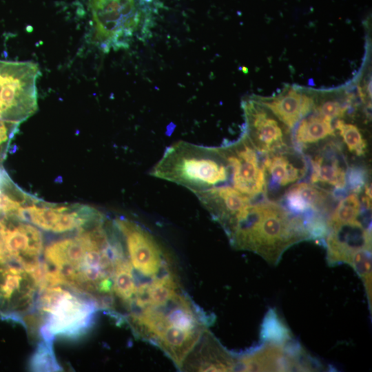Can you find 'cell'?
Masks as SVG:
<instances>
[{
	"mask_svg": "<svg viewBox=\"0 0 372 372\" xmlns=\"http://www.w3.org/2000/svg\"><path fill=\"white\" fill-rule=\"evenodd\" d=\"M224 229L236 249L255 252L271 264L289 247L311 238L302 218L270 201L250 203Z\"/></svg>",
	"mask_w": 372,
	"mask_h": 372,
	"instance_id": "1",
	"label": "cell"
},
{
	"mask_svg": "<svg viewBox=\"0 0 372 372\" xmlns=\"http://www.w3.org/2000/svg\"><path fill=\"white\" fill-rule=\"evenodd\" d=\"M91 37L103 52L130 47L152 35L157 0H90Z\"/></svg>",
	"mask_w": 372,
	"mask_h": 372,
	"instance_id": "2",
	"label": "cell"
},
{
	"mask_svg": "<svg viewBox=\"0 0 372 372\" xmlns=\"http://www.w3.org/2000/svg\"><path fill=\"white\" fill-rule=\"evenodd\" d=\"M229 169L221 148L178 141L165 150L149 174L196 194L226 181Z\"/></svg>",
	"mask_w": 372,
	"mask_h": 372,
	"instance_id": "3",
	"label": "cell"
},
{
	"mask_svg": "<svg viewBox=\"0 0 372 372\" xmlns=\"http://www.w3.org/2000/svg\"><path fill=\"white\" fill-rule=\"evenodd\" d=\"M36 309L41 321L43 340H75L91 329L100 307L91 296L66 285H47L39 289Z\"/></svg>",
	"mask_w": 372,
	"mask_h": 372,
	"instance_id": "4",
	"label": "cell"
},
{
	"mask_svg": "<svg viewBox=\"0 0 372 372\" xmlns=\"http://www.w3.org/2000/svg\"><path fill=\"white\" fill-rule=\"evenodd\" d=\"M40 74L33 62L0 60V119L21 123L36 112Z\"/></svg>",
	"mask_w": 372,
	"mask_h": 372,
	"instance_id": "5",
	"label": "cell"
},
{
	"mask_svg": "<svg viewBox=\"0 0 372 372\" xmlns=\"http://www.w3.org/2000/svg\"><path fill=\"white\" fill-rule=\"evenodd\" d=\"M39 292L35 278L14 262L0 263V318L23 325L34 316Z\"/></svg>",
	"mask_w": 372,
	"mask_h": 372,
	"instance_id": "6",
	"label": "cell"
},
{
	"mask_svg": "<svg viewBox=\"0 0 372 372\" xmlns=\"http://www.w3.org/2000/svg\"><path fill=\"white\" fill-rule=\"evenodd\" d=\"M103 218L102 213L86 205L53 204L37 198L25 207L21 220L43 231L60 234L78 231Z\"/></svg>",
	"mask_w": 372,
	"mask_h": 372,
	"instance_id": "7",
	"label": "cell"
},
{
	"mask_svg": "<svg viewBox=\"0 0 372 372\" xmlns=\"http://www.w3.org/2000/svg\"><path fill=\"white\" fill-rule=\"evenodd\" d=\"M131 265L141 275L156 278L165 268V253L153 236L136 223L125 218L113 222Z\"/></svg>",
	"mask_w": 372,
	"mask_h": 372,
	"instance_id": "8",
	"label": "cell"
},
{
	"mask_svg": "<svg viewBox=\"0 0 372 372\" xmlns=\"http://www.w3.org/2000/svg\"><path fill=\"white\" fill-rule=\"evenodd\" d=\"M6 245L16 263L34 278L41 273L44 249V238L41 229L32 223L17 218H0Z\"/></svg>",
	"mask_w": 372,
	"mask_h": 372,
	"instance_id": "9",
	"label": "cell"
},
{
	"mask_svg": "<svg viewBox=\"0 0 372 372\" xmlns=\"http://www.w3.org/2000/svg\"><path fill=\"white\" fill-rule=\"evenodd\" d=\"M231 171L234 187L249 198L259 195L265 189L264 167H260L254 149L242 138L229 145L220 147Z\"/></svg>",
	"mask_w": 372,
	"mask_h": 372,
	"instance_id": "10",
	"label": "cell"
},
{
	"mask_svg": "<svg viewBox=\"0 0 372 372\" xmlns=\"http://www.w3.org/2000/svg\"><path fill=\"white\" fill-rule=\"evenodd\" d=\"M242 107L246 121L243 137L251 146L262 152H269L283 145L280 125L256 99L245 101Z\"/></svg>",
	"mask_w": 372,
	"mask_h": 372,
	"instance_id": "11",
	"label": "cell"
},
{
	"mask_svg": "<svg viewBox=\"0 0 372 372\" xmlns=\"http://www.w3.org/2000/svg\"><path fill=\"white\" fill-rule=\"evenodd\" d=\"M327 238V258L329 264L345 262L351 265L353 256L362 249L371 250V234L355 220L329 227Z\"/></svg>",
	"mask_w": 372,
	"mask_h": 372,
	"instance_id": "12",
	"label": "cell"
},
{
	"mask_svg": "<svg viewBox=\"0 0 372 372\" xmlns=\"http://www.w3.org/2000/svg\"><path fill=\"white\" fill-rule=\"evenodd\" d=\"M195 195L223 228L251 203L249 197L230 186L212 187Z\"/></svg>",
	"mask_w": 372,
	"mask_h": 372,
	"instance_id": "13",
	"label": "cell"
},
{
	"mask_svg": "<svg viewBox=\"0 0 372 372\" xmlns=\"http://www.w3.org/2000/svg\"><path fill=\"white\" fill-rule=\"evenodd\" d=\"M256 100L291 128L314 107V101L311 96L293 87L274 97Z\"/></svg>",
	"mask_w": 372,
	"mask_h": 372,
	"instance_id": "14",
	"label": "cell"
},
{
	"mask_svg": "<svg viewBox=\"0 0 372 372\" xmlns=\"http://www.w3.org/2000/svg\"><path fill=\"white\" fill-rule=\"evenodd\" d=\"M36 198L22 190L9 178L0 187V218L21 219L25 207Z\"/></svg>",
	"mask_w": 372,
	"mask_h": 372,
	"instance_id": "15",
	"label": "cell"
},
{
	"mask_svg": "<svg viewBox=\"0 0 372 372\" xmlns=\"http://www.w3.org/2000/svg\"><path fill=\"white\" fill-rule=\"evenodd\" d=\"M137 287L132 266L127 256L118 259L115 263L112 276L113 295L130 308L135 297Z\"/></svg>",
	"mask_w": 372,
	"mask_h": 372,
	"instance_id": "16",
	"label": "cell"
},
{
	"mask_svg": "<svg viewBox=\"0 0 372 372\" xmlns=\"http://www.w3.org/2000/svg\"><path fill=\"white\" fill-rule=\"evenodd\" d=\"M331 135H334L331 120L317 113L299 123L294 138L298 145H302L318 142Z\"/></svg>",
	"mask_w": 372,
	"mask_h": 372,
	"instance_id": "17",
	"label": "cell"
},
{
	"mask_svg": "<svg viewBox=\"0 0 372 372\" xmlns=\"http://www.w3.org/2000/svg\"><path fill=\"white\" fill-rule=\"evenodd\" d=\"M313 183L322 182L329 184L337 189H343L346 185V175L344 169L335 159L324 161L320 156L311 161Z\"/></svg>",
	"mask_w": 372,
	"mask_h": 372,
	"instance_id": "18",
	"label": "cell"
},
{
	"mask_svg": "<svg viewBox=\"0 0 372 372\" xmlns=\"http://www.w3.org/2000/svg\"><path fill=\"white\" fill-rule=\"evenodd\" d=\"M264 168L267 169L271 180L277 186H285L298 180L302 172L295 167L285 156L267 158Z\"/></svg>",
	"mask_w": 372,
	"mask_h": 372,
	"instance_id": "19",
	"label": "cell"
},
{
	"mask_svg": "<svg viewBox=\"0 0 372 372\" xmlns=\"http://www.w3.org/2000/svg\"><path fill=\"white\" fill-rule=\"evenodd\" d=\"M360 210L361 204L358 196L355 194L347 196L336 207L328 222V227L358 220Z\"/></svg>",
	"mask_w": 372,
	"mask_h": 372,
	"instance_id": "20",
	"label": "cell"
},
{
	"mask_svg": "<svg viewBox=\"0 0 372 372\" xmlns=\"http://www.w3.org/2000/svg\"><path fill=\"white\" fill-rule=\"evenodd\" d=\"M30 369L34 371H56L61 369L54 356L52 341L43 340L30 360Z\"/></svg>",
	"mask_w": 372,
	"mask_h": 372,
	"instance_id": "21",
	"label": "cell"
},
{
	"mask_svg": "<svg viewBox=\"0 0 372 372\" xmlns=\"http://www.w3.org/2000/svg\"><path fill=\"white\" fill-rule=\"evenodd\" d=\"M335 127L339 131L349 150L358 156L363 155L366 149V142L358 127L353 124L338 120Z\"/></svg>",
	"mask_w": 372,
	"mask_h": 372,
	"instance_id": "22",
	"label": "cell"
},
{
	"mask_svg": "<svg viewBox=\"0 0 372 372\" xmlns=\"http://www.w3.org/2000/svg\"><path fill=\"white\" fill-rule=\"evenodd\" d=\"M262 338L272 343L283 344L290 338L289 331L276 313L270 311L263 323Z\"/></svg>",
	"mask_w": 372,
	"mask_h": 372,
	"instance_id": "23",
	"label": "cell"
},
{
	"mask_svg": "<svg viewBox=\"0 0 372 372\" xmlns=\"http://www.w3.org/2000/svg\"><path fill=\"white\" fill-rule=\"evenodd\" d=\"M289 189L299 195L313 210L322 206L329 196L326 191L305 183L295 185Z\"/></svg>",
	"mask_w": 372,
	"mask_h": 372,
	"instance_id": "24",
	"label": "cell"
},
{
	"mask_svg": "<svg viewBox=\"0 0 372 372\" xmlns=\"http://www.w3.org/2000/svg\"><path fill=\"white\" fill-rule=\"evenodd\" d=\"M19 124L0 119V163L7 156L11 142L19 131Z\"/></svg>",
	"mask_w": 372,
	"mask_h": 372,
	"instance_id": "25",
	"label": "cell"
},
{
	"mask_svg": "<svg viewBox=\"0 0 372 372\" xmlns=\"http://www.w3.org/2000/svg\"><path fill=\"white\" fill-rule=\"evenodd\" d=\"M348 108L347 105H342L336 100H327L317 107L318 114L332 120L342 116Z\"/></svg>",
	"mask_w": 372,
	"mask_h": 372,
	"instance_id": "26",
	"label": "cell"
},
{
	"mask_svg": "<svg viewBox=\"0 0 372 372\" xmlns=\"http://www.w3.org/2000/svg\"><path fill=\"white\" fill-rule=\"evenodd\" d=\"M349 187L355 192L361 191L364 185L365 174L364 169L359 167L351 168L346 177Z\"/></svg>",
	"mask_w": 372,
	"mask_h": 372,
	"instance_id": "27",
	"label": "cell"
},
{
	"mask_svg": "<svg viewBox=\"0 0 372 372\" xmlns=\"http://www.w3.org/2000/svg\"><path fill=\"white\" fill-rule=\"evenodd\" d=\"M3 262H12V260L6 245L2 222L0 218V263Z\"/></svg>",
	"mask_w": 372,
	"mask_h": 372,
	"instance_id": "28",
	"label": "cell"
},
{
	"mask_svg": "<svg viewBox=\"0 0 372 372\" xmlns=\"http://www.w3.org/2000/svg\"><path fill=\"white\" fill-rule=\"evenodd\" d=\"M9 178L8 173L0 163V187Z\"/></svg>",
	"mask_w": 372,
	"mask_h": 372,
	"instance_id": "29",
	"label": "cell"
}]
</instances>
